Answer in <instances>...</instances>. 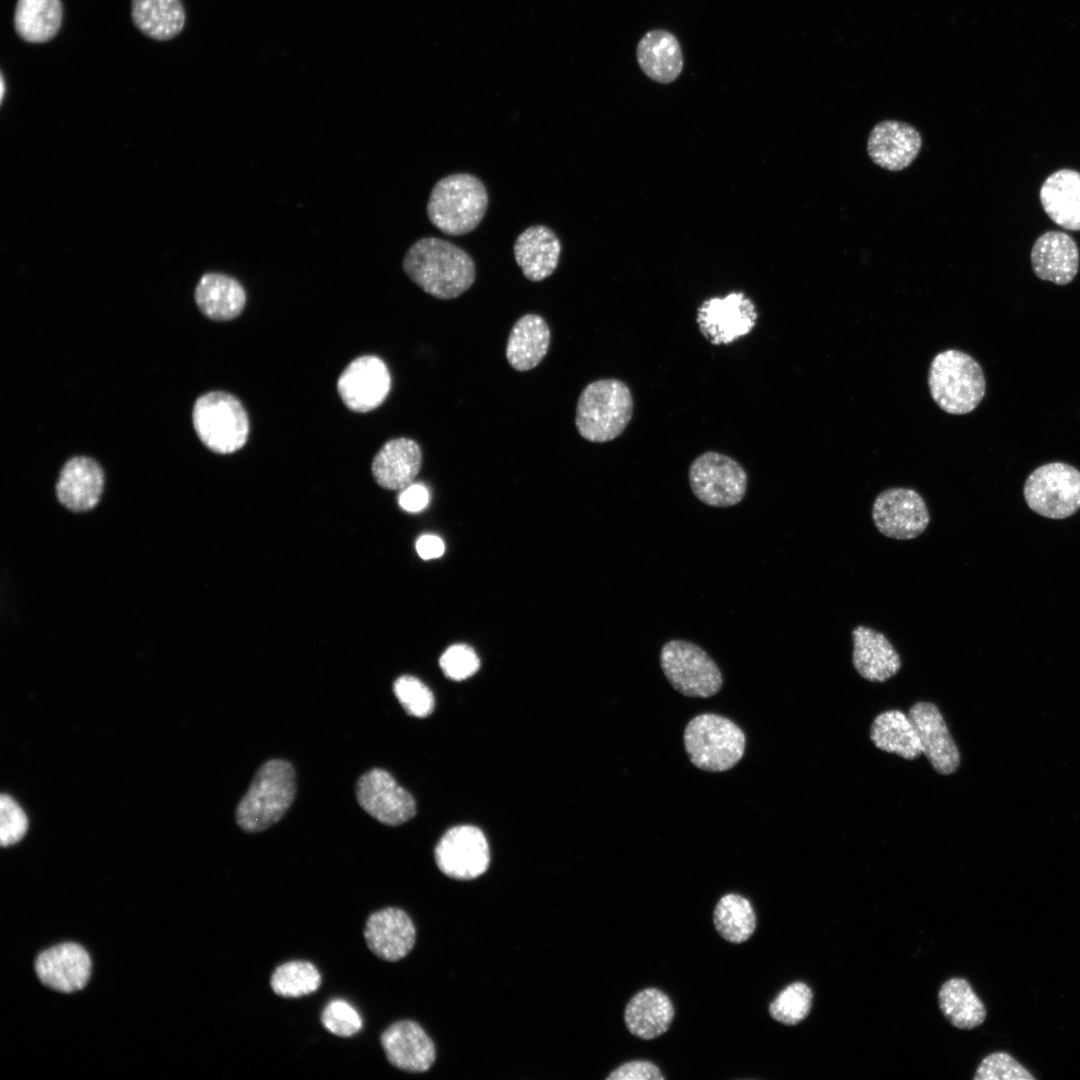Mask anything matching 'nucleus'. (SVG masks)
<instances>
[{
  "label": "nucleus",
  "instance_id": "obj_19",
  "mask_svg": "<svg viewBox=\"0 0 1080 1080\" xmlns=\"http://www.w3.org/2000/svg\"><path fill=\"white\" fill-rule=\"evenodd\" d=\"M368 948L385 961H398L415 944V926L406 912L388 907L372 913L364 927Z\"/></svg>",
  "mask_w": 1080,
  "mask_h": 1080
},
{
  "label": "nucleus",
  "instance_id": "obj_29",
  "mask_svg": "<svg viewBox=\"0 0 1080 1080\" xmlns=\"http://www.w3.org/2000/svg\"><path fill=\"white\" fill-rule=\"evenodd\" d=\"M550 344V329L538 314H525L513 325L506 345V358L516 371L536 367L546 356Z\"/></svg>",
  "mask_w": 1080,
  "mask_h": 1080
},
{
  "label": "nucleus",
  "instance_id": "obj_43",
  "mask_svg": "<svg viewBox=\"0 0 1080 1080\" xmlns=\"http://www.w3.org/2000/svg\"><path fill=\"white\" fill-rule=\"evenodd\" d=\"M665 1077L654 1063L647 1060H632L613 1070L608 1080H663Z\"/></svg>",
  "mask_w": 1080,
  "mask_h": 1080
},
{
  "label": "nucleus",
  "instance_id": "obj_38",
  "mask_svg": "<svg viewBox=\"0 0 1080 1080\" xmlns=\"http://www.w3.org/2000/svg\"><path fill=\"white\" fill-rule=\"evenodd\" d=\"M393 691L405 711L412 716L424 718L434 710V696L431 690L419 679L410 675L399 677L393 685Z\"/></svg>",
  "mask_w": 1080,
  "mask_h": 1080
},
{
  "label": "nucleus",
  "instance_id": "obj_5",
  "mask_svg": "<svg viewBox=\"0 0 1080 1080\" xmlns=\"http://www.w3.org/2000/svg\"><path fill=\"white\" fill-rule=\"evenodd\" d=\"M932 399L945 412H972L984 398L986 382L980 364L969 354L947 349L932 360L928 372Z\"/></svg>",
  "mask_w": 1080,
  "mask_h": 1080
},
{
  "label": "nucleus",
  "instance_id": "obj_23",
  "mask_svg": "<svg viewBox=\"0 0 1080 1080\" xmlns=\"http://www.w3.org/2000/svg\"><path fill=\"white\" fill-rule=\"evenodd\" d=\"M852 663L858 674L871 682H884L901 668V659L888 638L881 632L863 625L852 632Z\"/></svg>",
  "mask_w": 1080,
  "mask_h": 1080
},
{
  "label": "nucleus",
  "instance_id": "obj_42",
  "mask_svg": "<svg viewBox=\"0 0 1080 1080\" xmlns=\"http://www.w3.org/2000/svg\"><path fill=\"white\" fill-rule=\"evenodd\" d=\"M28 821L15 800L2 794L0 797V843L8 846L17 843L25 835Z\"/></svg>",
  "mask_w": 1080,
  "mask_h": 1080
},
{
  "label": "nucleus",
  "instance_id": "obj_15",
  "mask_svg": "<svg viewBox=\"0 0 1080 1080\" xmlns=\"http://www.w3.org/2000/svg\"><path fill=\"white\" fill-rule=\"evenodd\" d=\"M391 376L383 360L374 355L351 361L340 374L337 390L344 405L365 413L379 407L389 394Z\"/></svg>",
  "mask_w": 1080,
  "mask_h": 1080
},
{
  "label": "nucleus",
  "instance_id": "obj_35",
  "mask_svg": "<svg viewBox=\"0 0 1080 1080\" xmlns=\"http://www.w3.org/2000/svg\"><path fill=\"white\" fill-rule=\"evenodd\" d=\"M713 923L723 939L739 944L753 935L757 919L753 906L746 897L729 893L718 900L713 912Z\"/></svg>",
  "mask_w": 1080,
  "mask_h": 1080
},
{
  "label": "nucleus",
  "instance_id": "obj_13",
  "mask_svg": "<svg viewBox=\"0 0 1080 1080\" xmlns=\"http://www.w3.org/2000/svg\"><path fill=\"white\" fill-rule=\"evenodd\" d=\"M754 303L743 292L704 301L696 321L701 334L713 345L730 344L750 333L757 321Z\"/></svg>",
  "mask_w": 1080,
  "mask_h": 1080
},
{
  "label": "nucleus",
  "instance_id": "obj_27",
  "mask_svg": "<svg viewBox=\"0 0 1080 1080\" xmlns=\"http://www.w3.org/2000/svg\"><path fill=\"white\" fill-rule=\"evenodd\" d=\"M1040 201L1049 218L1057 225L1080 231V173L1061 169L1044 181Z\"/></svg>",
  "mask_w": 1080,
  "mask_h": 1080
},
{
  "label": "nucleus",
  "instance_id": "obj_41",
  "mask_svg": "<svg viewBox=\"0 0 1080 1080\" xmlns=\"http://www.w3.org/2000/svg\"><path fill=\"white\" fill-rule=\"evenodd\" d=\"M439 663L446 677L457 681L472 676L480 666L475 651L465 644L448 647L441 655Z\"/></svg>",
  "mask_w": 1080,
  "mask_h": 1080
},
{
  "label": "nucleus",
  "instance_id": "obj_25",
  "mask_svg": "<svg viewBox=\"0 0 1080 1080\" xmlns=\"http://www.w3.org/2000/svg\"><path fill=\"white\" fill-rule=\"evenodd\" d=\"M513 251L523 275L538 282L552 275L557 268L561 243L550 228L533 225L517 237Z\"/></svg>",
  "mask_w": 1080,
  "mask_h": 1080
},
{
  "label": "nucleus",
  "instance_id": "obj_21",
  "mask_svg": "<svg viewBox=\"0 0 1080 1080\" xmlns=\"http://www.w3.org/2000/svg\"><path fill=\"white\" fill-rule=\"evenodd\" d=\"M104 487V472L92 458L75 456L60 470L56 483L58 501L68 510L85 512L99 502Z\"/></svg>",
  "mask_w": 1080,
  "mask_h": 1080
},
{
  "label": "nucleus",
  "instance_id": "obj_17",
  "mask_svg": "<svg viewBox=\"0 0 1080 1080\" xmlns=\"http://www.w3.org/2000/svg\"><path fill=\"white\" fill-rule=\"evenodd\" d=\"M908 716L915 726L922 754L935 771L948 775L960 764V753L939 709L930 702L914 704Z\"/></svg>",
  "mask_w": 1080,
  "mask_h": 1080
},
{
  "label": "nucleus",
  "instance_id": "obj_12",
  "mask_svg": "<svg viewBox=\"0 0 1080 1080\" xmlns=\"http://www.w3.org/2000/svg\"><path fill=\"white\" fill-rule=\"evenodd\" d=\"M434 858L438 868L446 876L471 880L487 870L490 862L489 845L478 827L455 826L437 843Z\"/></svg>",
  "mask_w": 1080,
  "mask_h": 1080
},
{
  "label": "nucleus",
  "instance_id": "obj_45",
  "mask_svg": "<svg viewBox=\"0 0 1080 1080\" xmlns=\"http://www.w3.org/2000/svg\"><path fill=\"white\" fill-rule=\"evenodd\" d=\"M443 540L432 534H425L419 537L416 542V550L418 555L425 560L434 559L442 556L444 553Z\"/></svg>",
  "mask_w": 1080,
  "mask_h": 1080
},
{
  "label": "nucleus",
  "instance_id": "obj_22",
  "mask_svg": "<svg viewBox=\"0 0 1080 1080\" xmlns=\"http://www.w3.org/2000/svg\"><path fill=\"white\" fill-rule=\"evenodd\" d=\"M1031 264L1035 275L1057 285L1069 284L1079 268V252L1067 233L1048 231L1033 244Z\"/></svg>",
  "mask_w": 1080,
  "mask_h": 1080
},
{
  "label": "nucleus",
  "instance_id": "obj_3",
  "mask_svg": "<svg viewBox=\"0 0 1080 1080\" xmlns=\"http://www.w3.org/2000/svg\"><path fill=\"white\" fill-rule=\"evenodd\" d=\"M633 406L632 393L623 381L615 378L593 381L578 398L576 428L587 441H611L626 429L633 415Z\"/></svg>",
  "mask_w": 1080,
  "mask_h": 1080
},
{
  "label": "nucleus",
  "instance_id": "obj_33",
  "mask_svg": "<svg viewBox=\"0 0 1080 1080\" xmlns=\"http://www.w3.org/2000/svg\"><path fill=\"white\" fill-rule=\"evenodd\" d=\"M62 15L60 0H18L14 27L26 42L44 43L59 31Z\"/></svg>",
  "mask_w": 1080,
  "mask_h": 1080
},
{
  "label": "nucleus",
  "instance_id": "obj_9",
  "mask_svg": "<svg viewBox=\"0 0 1080 1080\" xmlns=\"http://www.w3.org/2000/svg\"><path fill=\"white\" fill-rule=\"evenodd\" d=\"M694 496L707 506L727 508L745 497L748 475L734 458L715 451L696 457L688 471Z\"/></svg>",
  "mask_w": 1080,
  "mask_h": 1080
},
{
  "label": "nucleus",
  "instance_id": "obj_36",
  "mask_svg": "<svg viewBox=\"0 0 1080 1080\" xmlns=\"http://www.w3.org/2000/svg\"><path fill=\"white\" fill-rule=\"evenodd\" d=\"M321 984V975L308 961L293 960L278 966L272 973L270 985L275 994L285 998H297L315 992Z\"/></svg>",
  "mask_w": 1080,
  "mask_h": 1080
},
{
  "label": "nucleus",
  "instance_id": "obj_1",
  "mask_svg": "<svg viewBox=\"0 0 1080 1080\" xmlns=\"http://www.w3.org/2000/svg\"><path fill=\"white\" fill-rule=\"evenodd\" d=\"M406 275L431 296L450 300L467 291L475 281L471 256L455 244L437 237L413 243L403 262Z\"/></svg>",
  "mask_w": 1080,
  "mask_h": 1080
},
{
  "label": "nucleus",
  "instance_id": "obj_44",
  "mask_svg": "<svg viewBox=\"0 0 1080 1080\" xmlns=\"http://www.w3.org/2000/svg\"><path fill=\"white\" fill-rule=\"evenodd\" d=\"M398 501L405 511L419 512L428 505L429 492L422 484H410L402 489Z\"/></svg>",
  "mask_w": 1080,
  "mask_h": 1080
},
{
  "label": "nucleus",
  "instance_id": "obj_37",
  "mask_svg": "<svg viewBox=\"0 0 1080 1080\" xmlns=\"http://www.w3.org/2000/svg\"><path fill=\"white\" fill-rule=\"evenodd\" d=\"M813 992L804 982H793L781 990L769 1005L770 1016L785 1025H796L810 1013Z\"/></svg>",
  "mask_w": 1080,
  "mask_h": 1080
},
{
  "label": "nucleus",
  "instance_id": "obj_31",
  "mask_svg": "<svg viewBox=\"0 0 1080 1080\" xmlns=\"http://www.w3.org/2000/svg\"><path fill=\"white\" fill-rule=\"evenodd\" d=\"M870 738L877 748L907 760H914L922 754L915 726L908 714L900 710L879 714L872 723Z\"/></svg>",
  "mask_w": 1080,
  "mask_h": 1080
},
{
  "label": "nucleus",
  "instance_id": "obj_46",
  "mask_svg": "<svg viewBox=\"0 0 1080 1080\" xmlns=\"http://www.w3.org/2000/svg\"><path fill=\"white\" fill-rule=\"evenodd\" d=\"M4 88H5V86H4V78L2 77L1 78V99H3V97H4Z\"/></svg>",
  "mask_w": 1080,
  "mask_h": 1080
},
{
  "label": "nucleus",
  "instance_id": "obj_39",
  "mask_svg": "<svg viewBox=\"0 0 1080 1080\" xmlns=\"http://www.w3.org/2000/svg\"><path fill=\"white\" fill-rule=\"evenodd\" d=\"M974 1080H1034L1035 1077L1005 1052L986 1056L978 1066Z\"/></svg>",
  "mask_w": 1080,
  "mask_h": 1080
},
{
  "label": "nucleus",
  "instance_id": "obj_20",
  "mask_svg": "<svg viewBox=\"0 0 1080 1080\" xmlns=\"http://www.w3.org/2000/svg\"><path fill=\"white\" fill-rule=\"evenodd\" d=\"M387 1060L394 1067L408 1072H425L435 1061L433 1041L416 1022L398 1021L380 1037Z\"/></svg>",
  "mask_w": 1080,
  "mask_h": 1080
},
{
  "label": "nucleus",
  "instance_id": "obj_32",
  "mask_svg": "<svg viewBox=\"0 0 1080 1080\" xmlns=\"http://www.w3.org/2000/svg\"><path fill=\"white\" fill-rule=\"evenodd\" d=\"M134 25L155 40H169L184 27L185 11L180 0H132Z\"/></svg>",
  "mask_w": 1080,
  "mask_h": 1080
},
{
  "label": "nucleus",
  "instance_id": "obj_28",
  "mask_svg": "<svg viewBox=\"0 0 1080 1080\" xmlns=\"http://www.w3.org/2000/svg\"><path fill=\"white\" fill-rule=\"evenodd\" d=\"M636 57L642 71L659 83L673 82L683 69L678 39L666 30L648 31L638 42Z\"/></svg>",
  "mask_w": 1080,
  "mask_h": 1080
},
{
  "label": "nucleus",
  "instance_id": "obj_10",
  "mask_svg": "<svg viewBox=\"0 0 1080 1080\" xmlns=\"http://www.w3.org/2000/svg\"><path fill=\"white\" fill-rule=\"evenodd\" d=\"M1024 498L1037 514L1064 519L1080 509V471L1063 462L1044 464L1030 473Z\"/></svg>",
  "mask_w": 1080,
  "mask_h": 1080
},
{
  "label": "nucleus",
  "instance_id": "obj_40",
  "mask_svg": "<svg viewBox=\"0 0 1080 1080\" xmlns=\"http://www.w3.org/2000/svg\"><path fill=\"white\" fill-rule=\"evenodd\" d=\"M321 1022L330 1033L340 1037L353 1036L362 1028L359 1013L343 1000L329 1002L321 1013Z\"/></svg>",
  "mask_w": 1080,
  "mask_h": 1080
},
{
  "label": "nucleus",
  "instance_id": "obj_14",
  "mask_svg": "<svg viewBox=\"0 0 1080 1080\" xmlns=\"http://www.w3.org/2000/svg\"><path fill=\"white\" fill-rule=\"evenodd\" d=\"M356 798L364 811L388 826L403 824L416 814L413 796L384 769H371L358 779Z\"/></svg>",
  "mask_w": 1080,
  "mask_h": 1080
},
{
  "label": "nucleus",
  "instance_id": "obj_8",
  "mask_svg": "<svg viewBox=\"0 0 1080 1080\" xmlns=\"http://www.w3.org/2000/svg\"><path fill=\"white\" fill-rule=\"evenodd\" d=\"M660 666L671 686L688 697L709 698L723 685L720 668L699 645L672 639L660 651Z\"/></svg>",
  "mask_w": 1080,
  "mask_h": 1080
},
{
  "label": "nucleus",
  "instance_id": "obj_34",
  "mask_svg": "<svg viewBox=\"0 0 1080 1080\" xmlns=\"http://www.w3.org/2000/svg\"><path fill=\"white\" fill-rule=\"evenodd\" d=\"M938 1002L944 1017L956 1028L970 1030L978 1027L986 1018L983 1002L963 978H951L944 982L938 993Z\"/></svg>",
  "mask_w": 1080,
  "mask_h": 1080
},
{
  "label": "nucleus",
  "instance_id": "obj_7",
  "mask_svg": "<svg viewBox=\"0 0 1080 1080\" xmlns=\"http://www.w3.org/2000/svg\"><path fill=\"white\" fill-rule=\"evenodd\" d=\"M192 420L200 441L215 453H234L248 439L247 412L241 402L227 392L211 391L201 395L193 406Z\"/></svg>",
  "mask_w": 1080,
  "mask_h": 1080
},
{
  "label": "nucleus",
  "instance_id": "obj_11",
  "mask_svg": "<svg viewBox=\"0 0 1080 1080\" xmlns=\"http://www.w3.org/2000/svg\"><path fill=\"white\" fill-rule=\"evenodd\" d=\"M872 519L884 536L896 540H910L925 531L930 515L925 500L916 490L891 487L880 492L875 498Z\"/></svg>",
  "mask_w": 1080,
  "mask_h": 1080
},
{
  "label": "nucleus",
  "instance_id": "obj_26",
  "mask_svg": "<svg viewBox=\"0 0 1080 1080\" xmlns=\"http://www.w3.org/2000/svg\"><path fill=\"white\" fill-rule=\"evenodd\" d=\"M674 1017V1007L669 996L660 989L650 987L637 992L627 1003L624 1021L629 1032L641 1039L650 1040L664 1034Z\"/></svg>",
  "mask_w": 1080,
  "mask_h": 1080
},
{
  "label": "nucleus",
  "instance_id": "obj_24",
  "mask_svg": "<svg viewBox=\"0 0 1080 1080\" xmlns=\"http://www.w3.org/2000/svg\"><path fill=\"white\" fill-rule=\"evenodd\" d=\"M422 465L418 443L400 437L387 441L375 455L371 470L378 485L389 490L404 489L417 476Z\"/></svg>",
  "mask_w": 1080,
  "mask_h": 1080
},
{
  "label": "nucleus",
  "instance_id": "obj_18",
  "mask_svg": "<svg viewBox=\"0 0 1080 1080\" xmlns=\"http://www.w3.org/2000/svg\"><path fill=\"white\" fill-rule=\"evenodd\" d=\"M39 980L49 988L71 993L82 989L91 973L87 951L76 943H63L40 953L35 961Z\"/></svg>",
  "mask_w": 1080,
  "mask_h": 1080
},
{
  "label": "nucleus",
  "instance_id": "obj_2",
  "mask_svg": "<svg viewBox=\"0 0 1080 1080\" xmlns=\"http://www.w3.org/2000/svg\"><path fill=\"white\" fill-rule=\"evenodd\" d=\"M296 794V775L292 764L283 759L264 763L236 809V821L246 832H261L278 822L287 812Z\"/></svg>",
  "mask_w": 1080,
  "mask_h": 1080
},
{
  "label": "nucleus",
  "instance_id": "obj_6",
  "mask_svg": "<svg viewBox=\"0 0 1080 1080\" xmlns=\"http://www.w3.org/2000/svg\"><path fill=\"white\" fill-rule=\"evenodd\" d=\"M684 746L691 763L706 772L733 768L743 757L744 732L730 719L711 713L692 718L684 730Z\"/></svg>",
  "mask_w": 1080,
  "mask_h": 1080
},
{
  "label": "nucleus",
  "instance_id": "obj_30",
  "mask_svg": "<svg viewBox=\"0 0 1080 1080\" xmlns=\"http://www.w3.org/2000/svg\"><path fill=\"white\" fill-rule=\"evenodd\" d=\"M199 310L216 321L232 320L246 304L243 286L233 277L221 273L204 274L194 292Z\"/></svg>",
  "mask_w": 1080,
  "mask_h": 1080
},
{
  "label": "nucleus",
  "instance_id": "obj_16",
  "mask_svg": "<svg viewBox=\"0 0 1080 1080\" xmlns=\"http://www.w3.org/2000/svg\"><path fill=\"white\" fill-rule=\"evenodd\" d=\"M922 137L912 125L898 120H884L870 131L867 152L870 159L888 171L907 168L918 156Z\"/></svg>",
  "mask_w": 1080,
  "mask_h": 1080
},
{
  "label": "nucleus",
  "instance_id": "obj_4",
  "mask_svg": "<svg viewBox=\"0 0 1080 1080\" xmlns=\"http://www.w3.org/2000/svg\"><path fill=\"white\" fill-rule=\"evenodd\" d=\"M488 206L483 182L468 173H455L437 181L431 190L427 215L440 231L460 236L474 230Z\"/></svg>",
  "mask_w": 1080,
  "mask_h": 1080
}]
</instances>
